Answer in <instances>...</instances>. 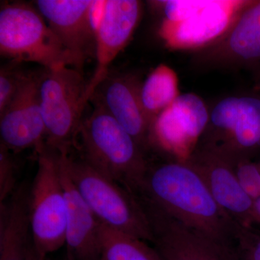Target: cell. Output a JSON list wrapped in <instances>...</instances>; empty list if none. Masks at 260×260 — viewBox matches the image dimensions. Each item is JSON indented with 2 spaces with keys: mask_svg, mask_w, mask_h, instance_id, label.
I'll list each match as a JSON object with an SVG mask.
<instances>
[{
  "mask_svg": "<svg viewBox=\"0 0 260 260\" xmlns=\"http://www.w3.org/2000/svg\"><path fill=\"white\" fill-rule=\"evenodd\" d=\"M60 150L61 176L67 200L65 244L68 260H100L99 228L100 223L71 181Z\"/></svg>",
  "mask_w": 260,
  "mask_h": 260,
  "instance_id": "obj_16",
  "label": "cell"
},
{
  "mask_svg": "<svg viewBox=\"0 0 260 260\" xmlns=\"http://www.w3.org/2000/svg\"><path fill=\"white\" fill-rule=\"evenodd\" d=\"M209 124L213 133L206 145L232 158H249L260 148V98H225L213 108Z\"/></svg>",
  "mask_w": 260,
  "mask_h": 260,
  "instance_id": "obj_9",
  "label": "cell"
},
{
  "mask_svg": "<svg viewBox=\"0 0 260 260\" xmlns=\"http://www.w3.org/2000/svg\"><path fill=\"white\" fill-rule=\"evenodd\" d=\"M87 86L83 73L71 67L44 70L40 84V107L48 146L68 150L74 143L88 102Z\"/></svg>",
  "mask_w": 260,
  "mask_h": 260,
  "instance_id": "obj_7",
  "label": "cell"
},
{
  "mask_svg": "<svg viewBox=\"0 0 260 260\" xmlns=\"http://www.w3.org/2000/svg\"><path fill=\"white\" fill-rule=\"evenodd\" d=\"M100 260H161L153 246L100 223Z\"/></svg>",
  "mask_w": 260,
  "mask_h": 260,
  "instance_id": "obj_20",
  "label": "cell"
},
{
  "mask_svg": "<svg viewBox=\"0 0 260 260\" xmlns=\"http://www.w3.org/2000/svg\"><path fill=\"white\" fill-rule=\"evenodd\" d=\"M68 175L77 190L102 225L152 243L151 225L139 198L84 160L64 153Z\"/></svg>",
  "mask_w": 260,
  "mask_h": 260,
  "instance_id": "obj_3",
  "label": "cell"
},
{
  "mask_svg": "<svg viewBox=\"0 0 260 260\" xmlns=\"http://www.w3.org/2000/svg\"><path fill=\"white\" fill-rule=\"evenodd\" d=\"M90 101L93 112L82 121L78 134L84 161L138 194L149 167L143 149L99 101Z\"/></svg>",
  "mask_w": 260,
  "mask_h": 260,
  "instance_id": "obj_2",
  "label": "cell"
},
{
  "mask_svg": "<svg viewBox=\"0 0 260 260\" xmlns=\"http://www.w3.org/2000/svg\"><path fill=\"white\" fill-rule=\"evenodd\" d=\"M179 95L177 75L172 68L160 64L148 75L140 85V96L150 125Z\"/></svg>",
  "mask_w": 260,
  "mask_h": 260,
  "instance_id": "obj_19",
  "label": "cell"
},
{
  "mask_svg": "<svg viewBox=\"0 0 260 260\" xmlns=\"http://www.w3.org/2000/svg\"><path fill=\"white\" fill-rule=\"evenodd\" d=\"M251 220L253 225H260V198L254 200Z\"/></svg>",
  "mask_w": 260,
  "mask_h": 260,
  "instance_id": "obj_25",
  "label": "cell"
},
{
  "mask_svg": "<svg viewBox=\"0 0 260 260\" xmlns=\"http://www.w3.org/2000/svg\"><path fill=\"white\" fill-rule=\"evenodd\" d=\"M224 45L238 60L260 62V1L246 5L229 29Z\"/></svg>",
  "mask_w": 260,
  "mask_h": 260,
  "instance_id": "obj_18",
  "label": "cell"
},
{
  "mask_svg": "<svg viewBox=\"0 0 260 260\" xmlns=\"http://www.w3.org/2000/svg\"><path fill=\"white\" fill-rule=\"evenodd\" d=\"M136 196L203 235L235 246L239 224L219 206L204 179L187 160L148 167Z\"/></svg>",
  "mask_w": 260,
  "mask_h": 260,
  "instance_id": "obj_1",
  "label": "cell"
},
{
  "mask_svg": "<svg viewBox=\"0 0 260 260\" xmlns=\"http://www.w3.org/2000/svg\"><path fill=\"white\" fill-rule=\"evenodd\" d=\"M250 1L169 0L159 2L164 12L160 34L173 49L202 47L229 31Z\"/></svg>",
  "mask_w": 260,
  "mask_h": 260,
  "instance_id": "obj_6",
  "label": "cell"
},
{
  "mask_svg": "<svg viewBox=\"0 0 260 260\" xmlns=\"http://www.w3.org/2000/svg\"><path fill=\"white\" fill-rule=\"evenodd\" d=\"M16 166L11 152L0 144V204L9 200L15 192Z\"/></svg>",
  "mask_w": 260,
  "mask_h": 260,
  "instance_id": "obj_24",
  "label": "cell"
},
{
  "mask_svg": "<svg viewBox=\"0 0 260 260\" xmlns=\"http://www.w3.org/2000/svg\"><path fill=\"white\" fill-rule=\"evenodd\" d=\"M229 157V156H228ZM234 172L244 191L251 199L260 198V168L247 158H231Z\"/></svg>",
  "mask_w": 260,
  "mask_h": 260,
  "instance_id": "obj_22",
  "label": "cell"
},
{
  "mask_svg": "<svg viewBox=\"0 0 260 260\" xmlns=\"http://www.w3.org/2000/svg\"><path fill=\"white\" fill-rule=\"evenodd\" d=\"M34 3L69 53L73 68L83 73L85 61L95 46V32L106 0H37Z\"/></svg>",
  "mask_w": 260,
  "mask_h": 260,
  "instance_id": "obj_8",
  "label": "cell"
},
{
  "mask_svg": "<svg viewBox=\"0 0 260 260\" xmlns=\"http://www.w3.org/2000/svg\"><path fill=\"white\" fill-rule=\"evenodd\" d=\"M141 11V3L138 0H106L95 32L96 68L88 82V102L109 75L112 61L129 42Z\"/></svg>",
  "mask_w": 260,
  "mask_h": 260,
  "instance_id": "obj_13",
  "label": "cell"
},
{
  "mask_svg": "<svg viewBox=\"0 0 260 260\" xmlns=\"http://www.w3.org/2000/svg\"><path fill=\"white\" fill-rule=\"evenodd\" d=\"M235 247L239 260H260V229L239 225Z\"/></svg>",
  "mask_w": 260,
  "mask_h": 260,
  "instance_id": "obj_23",
  "label": "cell"
},
{
  "mask_svg": "<svg viewBox=\"0 0 260 260\" xmlns=\"http://www.w3.org/2000/svg\"><path fill=\"white\" fill-rule=\"evenodd\" d=\"M259 89H260V83H259Z\"/></svg>",
  "mask_w": 260,
  "mask_h": 260,
  "instance_id": "obj_28",
  "label": "cell"
},
{
  "mask_svg": "<svg viewBox=\"0 0 260 260\" xmlns=\"http://www.w3.org/2000/svg\"><path fill=\"white\" fill-rule=\"evenodd\" d=\"M0 52L15 62L37 63L47 70L73 68V61L36 7L23 3L0 10Z\"/></svg>",
  "mask_w": 260,
  "mask_h": 260,
  "instance_id": "obj_5",
  "label": "cell"
},
{
  "mask_svg": "<svg viewBox=\"0 0 260 260\" xmlns=\"http://www.w3.org/2000/svg\"><path fill=\"white\" fill-rule=\"evenodd\" d=\"M200 173L212 195L222 208L243 226L252 225L254 200L238 180L231 159L221 151L205 146L186 159Z\"/></svg>",
  "mask_w": 260,
  "mask_h": 260,
  "instance_id": "obj_14",
  "label": "cell"
},
{
  "mask_svg": "<svg viewBox=\"0 0 260 260\" xmlns=\"http://www.w3.org/2000/svg\"><path fill=\"white\" fill-rule=\"evenodd\" d=\"M42 73H29L25 83L0 114V144L12 153L36 150L46 143L45 124L40 107Z\"/></svg>",
  "mask_w": 260,
  "mask_h": 260,
  "instance_id": "obj_12",
  "label": "cell"
},
{
  "mask_svg": "<svg viewBox=\"0 0 260 260\" xmlns=\"http://www.w3.org/2000/svg\"><path fill=\"white\" fill-rule=\"evenodd\" d=\"M205 102L194 93L179 95L152 123L150 141L186 160L209 124Z\"/></svg>",
  "mask_w": 260,
  "mask_h": 260,
  "instance_id": "obj_11",
  "label": "cell"
},
{
  "mask_svg": "<svg viewBox=\"0 0 260 260\" xmlns=\"http://www.w3.org/2000/svg\"><path fill=\"white\" fill-rule=\"evenodd\" d=\"M36 151L38 167L28 193L29 222L34 249L47 256L65 244L68 207L61 152L46 143Z\"/></svg>",
  "mask_w": 260,
  "mask_h": 260,
  "instance_id": "obj_4",
  "label": "cell"
},
{
  "mask_svg": "<svg viewBox=\"0 0 260 260\" xmlns=\"http://www.w3.org/2000/svg\"><path fill=\"white\" fill-rule=\"evenodd\" d=\"M28 260H47V256L39 255L37 254V251L34 249L32 246V242L30 245V249H29Z\"/></svg>",
  "mask_w": 260,
  "mask_h": 260,
  "instance_id": "obj_26",
  "label": "cell"
},
{
  "mask_svg": "<svg viewBox=\"0 0 260 260\" xmlns=\"http://www.w3.org/2000/svg\"><path fill=\"white\" fill-rule=\"evenodd\" d=\"M19 64L13 61L2 67L0 70V114L14 99L30 73L20 69Z\"/></svg>",
  "mask_w": 260,
  "mask_h": 260,
  "instance_id": "obj_21",
  "label": "cell"
},
{
  "mask_svg": "<svg viewBox=\"0 0 260 260\" xmlns=\"http://www.w3.org/2000/svg\"><path fill=\"white\" fill-rule=\"evenodd\" d=\"M151 225L153 248L161 260H239L235 246L213 240L140 200Z\"/></svg>",
  "mask_w": 260,
  "mask_h": 260,
  "instance_id": "obj_10",
  "label": "cell"
},
{
  "mask_svg": "<svg viewBox=\"0 0 260 260\" xmlns=\"http://www.w3.org/2000/svg\"><path fill=\"white\" fill-rule=\"evenodd\" d=\"M140 85L132 75L109 73L91 99L99 101L144 150L150 142L151 125L142 107Z\"/></svg>",
  "mask_w": 260,
  "mask_h": 260,
  "instance_id": "obj_15",
  "label": "cell"
},
{
  "mask_svg": "<svg viewBox=\"0 0 260 260\" xmlns=\"http://www.w3.org/2000/svg\"><path fill=\"white\" fill-rule=\"evenodd\" d=\"M28 188L19 186L0 204V260H28L31 245Z\"/></svg>",
  "mask_w": 260,
  "mask_h": 260,
  "instance_id": "obj_17",
  "label": "cell"
},
{
  "mask_svg": "<svg viewBox=\"0 0 260 260\" xmlns=\"http://www.w3.org/2000/svg\"><path fill=\"white\" fill-rule=\"evenodd\" d=\"M257 164H258V165H259V167L260 168V162H257Z\"/></svg>",
  "mask_w": 260,
  "mask_h": 260,
  "instance_id": "obj_27",
  "label": "cell"
}]
</instances>
